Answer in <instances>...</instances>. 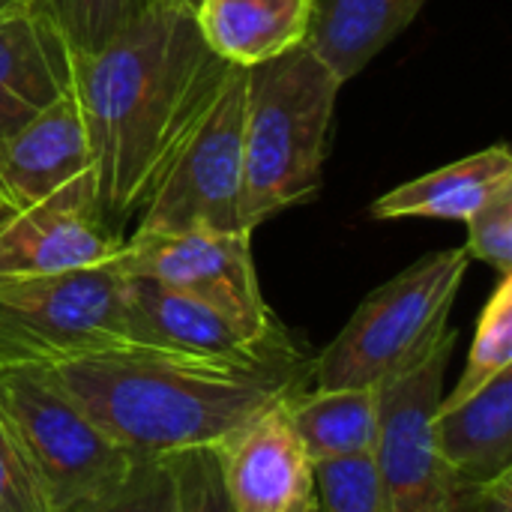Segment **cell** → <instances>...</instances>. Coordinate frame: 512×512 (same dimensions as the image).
Wrapping results in <instances>:
<instances>
[{"instance_id": "31", "label": "cell", "mask_w": 512, "mask_h": 512, "mask_svg": "<svg viewBox=\"0 0 512 512\" xmlns=\"http://www.w3.org/2000/svg\"><path fill=\"white\" fill-rule=\"evenodd\" d=\"M12 213H15V207L6 201V195H0V222H3L6 216H12Z\"/></svg>"}, {"instance_id": "7", "label": "cell", "mask_w": 512, "mask_h": 512, "mask_svg": "<svg viewBox=\"0 0 512 512\" xmlns=\"http://www.w3.org/2000/svg\"><path fill=\"white\" fill-rule=\"evenodd\" d=\"M456 330L378 387V444L372 453L387 512H447L453 474L438 450V408Z\"/></svg>"}, {"instance_id": "2", "label": "cell", "mask_w": 512, "mask_h": 512, "mask_svg": "<svg viewBox=\"0 0 512 512\" xmlns=\"http://www.w3.org/2000/svg\"><path fill=\"white\" fill-rule=\"evenodd\" d=\"M48 369L135 456H171L222 444L312 378V363L285 333L234 357L114 345Z\"/></svg>"}, {"instance_id": "9", "label": "cell", "mask_w": 512, "mask_h": 512, "mask_svg": "<svg viewBox=\"0 0 512 512\" xmlns=\"http://www.w3.org/2000/svg\"><path fill=\"white\" fill-rule=\"evenodd\" d=\"M117 264L129 276H144L189 297L210 303L255 336L279 330L264 303L255 261L252 231H180V234H132Z\"/></svg>"}, {"instance_id": "1", "label": "cell", "mask_w": 512, "mask_h": 512, "mask_svg": "<svg viewBox=\"0 0 512 512\" xmlns=\"http://www.w3.org/2000/svg\"><path fill=\"white\" fill-rule=\"evenodd\" d=\"M234 66L195 18L153 6L93 54H72V93L93 153L96 201L111 228L135 216L213 108Z\"/></svg>"}, {"instance_id": "27", "label": "cell", "mask_w": 512, "mask_h": 512, "mask_svg": "<svg viewBox=\"0 0 512 512\" xmlns=\"http://www.w3.org/2000/svg\"><path fill=\"white\" fill-rule=\"evenodd\" d=\"M447 512H512V471L495 480H453Z\"/></svg>"}, {"instance_id": "11", "label": "cell", "mask_w": 512, "mask_h": 512, "mask_svg": "<svg viewBox=\"0 0 512 512\" xmlns=\"http://www.w3.org/2000/svg\"><path fill=\"white\" fill-rule=\"evenodd\" d=\"M285 399L219 444L234 512H294L315 498V465L288 420Z\"/></svg>"}, {"instance_id": "16", "label": "cell", "mask_w": 512, "mask_h": 512, "mask_svg": "<svg viewBox=\"0 0 512 512\" xmlns=\"http://www.w3.org/2000/svg\"><path fill=\"white\" fill-rule=\"evenodd\" d=\"M435 432L456 480H495L512 471V369L465 402L438 408Z\"/></svg>"}, {"instance_id": "32", "label": "cell", "mask_w": 512, "mask_h": 512, "mask_svg": "<svg viewBox=\"0 0 512 512\" xmlns=\"http://www.w3.org/2000/svg\"><path fill=\"white\" fill-rule=\"evenodd\" d=\"M0 195H3V192H0ZM6 201H9V198H6Z\"/></svg>"}, {"instance_id": "23", "label": "cell", "mask_w": 512, "mask_h": 512, "mask_svg": "<svg viewBox=\"0 0 512 512\" xmlns=\"http://www.w3.org/2000/svg\"><path fill=\"white\" fill-rule=\"evenodd\" d=\"M168 465L174 480V512H234L219 444L171 453Z\"/></svg>"}, {"instance_id": "22", "label": "cell", "mask_w": 512, "mask_h": 512, "mask_svg": "<svg viewBox=\"0 0 512 512\" xmlns=\"http://www.w3.org/2000/svg\"><path fill=\"white\" fill-rule=\"evenodd\" d=\"M72 54H93L159 0H39Z\"/></svg>"}, {"instance_id": "15", "label": "cell", "mask_w": 512, "mask_h": 512, "mask_svg": "<svg viewBox=\"0 0 512 512\" xmlns=\"http://www.w3.org/2000/svg\"><path fill=\"white\" fill-rule=\"evenodd\" d=\"M312 12L315 0H198L192 18L216 57L252 69L303 45Z\"/></svg>"}, {"instance_id": "19", "label": "cell", "mask_w": 512, "mask_h": 512, "mask_svg": "<svg viewBox=\"0 0 512 512\" xmlns=\"http://www.w3.org/2000/svg\"><path fill=\"white\" fill-rule=\"evenodd\" d=\"M285 411L312 465L363 459L375 453L378 387H303L285 399Z\"/></svg>"}, {"instance_id": "4", "label": "cell", "mask_w": 512, "mask_h": 512, "mask_svg": "<svg viewBox=\"0 0 512 512\" xmlns=\"http://www.w3.org/2000/svg\"><path fill=\"white\" fill-rule=\"evenodd\" d=\"M468 267L465 246L438 249L375 288L312 360L315 387H381L423 357L444 336Z\"/></svg>"}, {"instance_id": "12", "label": "cell", "mask_w": 512, "mask_h": 512, "mask_svg": "<svg viewBox=\"0 0 512 512\" xmlns=\"http://www.w3.org/2000/svg\"><path fill=\"white\" fill-rule=\"evenodd\" d=\"M72 90V51L39 0L0 15V144Z\"/></svg>"}, {"instance_id": "28", "label": "cell", "mask_w": 512, "mask_h": 512, "mask_svg": "<svg viewBox=\"0 0 512 512\" xmlns=\"http://www.w3.org/2000/svg\"><path fill=\"white\" fill-rule=\"evenodd\" d=\"M159 3H165V6H174V9H183V12H195V6H198V0H159Z\"/></svg>"}, {"instance_id": "30", "label": "cell", "mask_w": 512, "mask_h": 512, "mask_svg": "<svg viewBox=\"0 0 512 512\" xmlns=\"http://www.w3.org/2000/svg\"><path fill=\"white\" fill-rule=\"evenodd\" d=\"M294 512H324V510H321V504H318V495H315V498L303 501V504H300V507H297Z\"/></svg>"}, {"instance_id": "25", "label": "cell", "mask_w": 512, "mask_h": 512, "mask_svg": "<svg viewBox=\"0 0 512 512\" xmlns=\"http://www.w3.org/2000/svg\"><path fill=\"white\" fill-rule=\"evenodd\" d=\"M0 512H54L3 402H0Z\"/></svg>"}, {"instance_id": "20", "label": "cell", "mask_w": 512, "mask_h": 512, "mask_svg": "<svg viewBox=\"0 0 512 512\" xmlns=\"http://www.w3.org/2000/svg\"><path fill=\"white\" fill-rule=\"evenodd\" d=\"M507 369H512V276H501L498 288L489 294L480 312L465 372L459 384L444 393L441 408L465 402Z\"/></svg>"}, {"instance_id": "13", "label": "cell", "mask_w": 512, "mask_h": 512, "mask_svg": "<svg viewBox=\"0 0 512 512\" xmlns=\"http://www.w3.org/2000/svg\"><path fill=\"white\" fill-rule=\"evenodd\" d=\"M279 333L282 330L270 336H255L252 330L198 297L126 273V345L204 357H234L267 345Z\"/></svg>"}, {"instance_id": "17", "label": "cell", "mask_w": 512, "mask_h": 512, "mask_svg": "<svg viewBox=\"0 0 512 512\" xmlns=\"http://www.w3.org/2000/svg\"><path fill=\"white\" fill-rule=\"evenodd\" d=\"M504 180H512L510 147L492 144L489 150H480L384 192L372 204V216L465 222Z\"/></svg>"}, {"instance_id": "6", "label": "cell", "mask_w": 512, "mask_h": 512, "mask_svg": "<svg viewBox=\"0 0 512 512\" xmlns=\"http://www.w3.org/2000/svg\"><path fill=\"white\" fill-rule=\"evenodd\" d=\"M0 402L54 512L111 483L138 459L63 390L48 366H0Z\"/></svg>"}, {"instance_id": "18", "label": "cell", "mask_w": 512, "mask_h": 512, "mask_svg": "<svg viewBox=\"0 0 512 512\" xmlns=\"http://www.w3.org/2000/svg\"><path fill=\"white\" fill-rule=\"evenodd\" d=\"M429 0H315L306 45L351 81L375 60Z\"/></svg>"}, {"instance_id": "3", "label": "cell", "mask_w": 512, "mask_h": 512, "mask_svg": "<svg viewBox=\"0 0 512 512\" xmlns=\"http://www.w3.org/2000/svg\"><path fill=\"white\" fill-rule=\"evenodd\" d=\"M342 87L345 81L306 42L246 69L243 228L255 231L321 189Z\"/></svg>"}, {"instance_id": "5", "label": "cell", "mask_w": 512, "mask_h": 512, "mask_svg": "<svg viewBox=\"0 0 512 512\" xmlns=\"http://www.w3.org/2000/svg\"><path fill=\"white\" fill-rule=\"evenodd\" d=\"M126 345V273L99 267L0 279V366H54Z\"/></svg>"}, {"instance_id": "14", "label": "cell", "mask_w": 512, "mask_h": 512, "mask_svg": "<svg viewBox=\"0 0 512 512\" xmlns=\"http://www.w3.org/2000/svg\"><path fill=\"white\" fill-rule=\"evenodd\" d=\"M90 171L93 153L72 90L0 144V192L15 210L45 201Z\"/></svg>"}, {"instance_id": "8", "label": "cell", "mask_w": 512, "mask_h": 512, "mask_svg": "<svg viewBox=\"0 0 512 512\" xmlns=\"http://www.w3.org/2000/svg\"><path fill=\"white\" fill-rule=\"evenodd\" d=\"M246 69L234 66L213 108L183 144L147 204L135 234L249 231L240 222Z\"/></svg>"}, {"instance_id": "10", "label": "cell", "mask_w": 512, "mask_h": 512, "mask_svg": "<svg viewBox=\"0 0 512 512\" xmlns=\"http://www.w3.org/2000/svg\"><path fill=\"white\" fill-rule=\"evenodd\" d=\"M123 243L126 237L99 210L96 177L90 171L0 222V279L99 267L114 261Z\"/></svg>"}, {"instance_id": "26", "label": "cell", "mask_w": 512, "mask_h": 512, "mask_svg": "<svg viewBox=\"0 0 512 512\" xmlns=\"http://www.w3.org/2000/svg\"><path fill=\"white\" fill-rule=\"evenodd\" d=\"M465 225L468 258L495 267L498 276H512V180L495 186Z\"/></svg>"}, {"instance_id": "29", "label": "cell", "mask_w": 512, "mask_h": 512, "mask_svg": "<svg viewBox=\"0 0 512 512\" xmlns=\"http://www.w3.org/2000/svg\"><path fill=\"white\" fill-rule=\"evenodd\" d=\"M27 3H33V0H0V15L18 9V6H27Z\"/></svg>"}, {"instance_id": "21", "label": "cell", "mask_w": 512, "mask_h": 512, "mask_svg": "<svg viewBox=\"0 0 512 512\" xmlns=\"http://www.w3.org/2000/svg\"><path fill=\"white\" fill-rule=\"evenodd\" d=\"M57 512H174L168 456H138L120 477Z\"/></svg>"}, {"instance_id": "24", "label": "cell", "mask_w": 512, "mask_h": 512, "mask_svg": "<svg viewBox=\"0 0 512 512\" xmlns=\"http://www.w3.org/2000/svg\"><path fill=\"white\" fill-rule=\"evenodd\" d=\"M315 495L324 512H387L372 456L315 465Z\"/></svg>"}]
</instances>
